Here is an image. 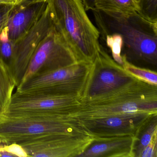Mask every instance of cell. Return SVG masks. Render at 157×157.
<instances>
[{
  "label": "cell",
  "instance_id": "cell-2",
  "mask_svg": "<svg viewBox=\"0 0 157 157\" xmlns=\"http://www.w3.org/2000/svg\"><path fill=\"white\" fill-rule=\"evenodd\" d=\"M53 27L80 62L93 63L101 48L100 32L83 0H46Z\"/></svg>",
  "mask_w": 157,
  "mask_h": 157
},
{
  "label": "cell",
  "instance_id": "cell-28",
  "mask_svg": "<svg viewBox=\"0 0 157 157\" xmlns=\"http://www.w3.org/2000/svg\"><path fill=\"white\" fill-rule=\"evenodd\" d=\"M1 139H0V140H1Z\"/></svg>",
  "mask_w": 157,
  "mask_h": 157
},
{
  "label": "cell",
  "instance_id": "cell-13",
  "mask_svg": "<svg viewBox=\"0 0 157 157\" xmlns=\"http://www.w3.org/2000/svg\"><path fill=\"white\" fill-rule=\"evenodd\" d=\"M138 140L136 137L124 136L94 141L78 157H135Z\"/></svg>",
  "mask_w": 157,
  "mask_h": 157
},
{
  "label": "cell",
  "instance_id": "cell-4",
  "mask_svg": "<svg viewBox=\"0 0 157 157\" xmlns=\"http://www.w3.org/2000/svg\"><path fill=\"white\" fill-rule=\"evenodd\" d=\"M82 132L86 133L80 128L66 122L64 116L6 113L0 116V139L10 143H19L51 133Z\"/></svg>",
  "mask_w": 157,
  "mask_h": 157
},
{
  "label": "cell",
  "instance_id": "cell-22",
  "mask_svg": "<svg viewBox=\"0 0 157 157\" xmlns=\"http://www.w3.org/2000/svg\"><path fill=\"white\" fill-rule=\"evenodd\" d=\"M140 157H157V131L154 133L150 143L142 151Z\"/></svg>",
  "mask_w": 157,
  "mask_h": 157
},
{
  "label": "cell",
  "instance_id": "cell-21",
  "mask_svg": "<svg viewBox=\"0 0 157 157\" xmlns=\"http://www.w3.org/2000/svg\"><path fill=\"white\" fill-rule=\"evenodd\" d=\"M13 6L0 4V35L7 27L9 16Z\"/></svg>",
  "mask_w": 157,
  "mask_h": 157
},
{
  "label": "cell",
  "instance_id": "cell-17",
  "mask_svg": "<svg viewBox=\"0 0 157 157\" xmlns=\"http://www.w3.org/2000/svg\"><path fill=\"white\" fill-rule=\"evenodd\" d=\"M122 58V67L127 72L138 79L157 86V74L156 71L138 67L128 62L124 58Z\"/></svg>",
  "mask_w": 157,
  "mask_h": 157
},
{
  "label": "cell",
  "instance_id": "cell-3",
  "mask_svg": "<svg viewBox=\"0 0 157 157\" xmlns=\"http://www.w3.org/2000/svg\"><path fill=\"white\" fill-rule=\"evenodd\" d=\"M138 112L157 113V86L137 79L110 93L81 101L74 112L66 117L71 124L77 120Z\"/></svg>",
  "mask_w": 157,
  "mask_h": 157
},
{
  "label": "cell",
  "instance_id": "cell-25",
  "mask_svg": "<svg viewBox=\"0 0 157 157\" xmlns=\"http://www.w3.org/2000/svg\"><path fill=\"white\" fill-rule=\"evenodd\" d=\"M31 1L34 2H44L46 1V0H18V3H20V2H22L23 1Z\"/></svg>",
  "mask_w": 157,
  "mask_h": 157
},
{
  "label": "cell",
  "instance_id": "cell-26",
  "mask_svg": "<svg viewBox=\"0 0 157 157\" xmlns=\"http://www.w3.org/2000/svg\"><path fill=\"white\" fill-rule=\"evenodd\" d=\"M4 113V111L2 110V108L0 107V116H1Z\"/></svg>",
  "mask_w": 157,
  "mask_h": 157
},
{
  "label": "cell",
  "instance_id": "cell-19",
  "mask_svg": "<svg viewBox=\"0 0 157 157\" xmlns=\"http://www.w3.org/2000/svg\"><path fill=\"white\" fill-rule=\"evenodd\" d=\"M137 13L145 19L157 22V0H140Z\"/></svg>",
  "mask_w": 157,
  "mask_h": 157
},
{
  "label": "cell",
  "instance_id": "cell-6",
  "mask_svg": "<svg viewBox=\"0 0 157 157\" xmlns=\"http://www.w3.org/2000/svg\"><path fill=\"white\" fill-rule=\"evenodd\" d=\"M157 113L138 112L99 118L77 120L71 123L92 136L95 141L124 136L139 137Z\"/></svg>",
  "mask_w": 157,
  "mask_h": 157
},
{
  "label": "cell",
  "instance_id": "cell-14",
  "mask_svg": "<svg viewBox=\"0 0 157 157\" xmlns=\"http://www.w3.org/2000/svg\"><path fill=\"white\" fill-rule=\"evenodd\" d=\"M94 7L95 10L105 12L124 14L137 12L138 10L135 0H95Z\"/></svg>",
  "mask_w": 157,
  "mask_h": 157
},
{
  "label": "cell",
  "instance_id": "cell-9",
  "mask_svg": "<svg viewBox=\"0 0 157 157\" xmlns=\"http://www.w3.org/2000/svg\"><path fill=\"white\" fill-rule=\"evenodd\" d=\"M79 62L75 54L53 27L34 52L20 85L36 75Z\"/></svg>",
  "mask_w": 157,
  "mask_h": 157
},
{
  "label": "cell",
  "instance_id": "cell-7",
  "mask_svg": "<svg viewBox=\"0 0 157 157\" xmlns=\"http://www.w3.org/2000/svg\"><path fill=\"white\" fill-rule=\"evenodd\" d=\"M94 141V138L85 132L51 133L19 144L28 157H78Z\"/></svg>",
  "mask_w": 157,
  "mask_h": 157
},
{
  "label": "cell",
  "instance_id": "cell-27",
  "mask_svg": "<svg viewBox=\"0 0 157 157\" xmlns=\"http://www.w3.org/2000/svg\"><path fill=\"white\" fill-rule=\"evenodd\" d=\"M135 1L136 3H137V4L139 3V2L140 1V0H135Z\"/></svg>",
  "mask_w": 157,
  "mask_h": 157
},
{
  "label": "cell",
  "instance_id": "cell-16",
  "mask_svg": "<svg viewBox=\"0 0 157 157\" xmlns=\"http://www.w3.org/2000/svg\"><path fill=\"white\" fill-rule=\"evenodd\" d=\"M0 59L9 69L13 76L14 42L9 39L6 29L0 35Z\"/></svg>",
  "mask_w": 157,
  "mask_h": 157
},
{
  "label": "cell",
  "instance_id": "cell-24",
  "mask_svg": "<svg viewBox=\"0 0 157 157\" xmlns=\"http://www.w3.org/2000/svg\"><path fill=\"white\" fill-rule=\"evenodd\" d=\"M18 3V0H0V4L1 5L14 6Z\"/></svg>",
  "mask_w": 157,
  "mask_h": 157
},
{
  "label": "cell",
  "instance_id": "cell-5",
  "mask_svg": "<svg viewBox=\"0 0 157 157\" xmlns=\"http://www.w3.org/2000/svg\"><path fill=\"white\" fill-rule=\"evenodd\" d=\"M93 63L80 62L34 76L16 87L21 92H43L81 100L88 85Z\"/></svg>",
  "mask_w": 157,
  "mask_h": 157
},
{
  "label": "cell",
  "instance_id": "cell-18",
  "mask_svg": "<svg viewBox=\"0 0 157 157\" xmlns=\"http://www.w3.org/2000/svg\"><path fill=\"white\" fill-rule=\"evenodd\" d=\"M157 131V116H156L150 121L140 133L135 147V157H140L142 151L150 143L154 133Z\"/></svg>",
  "mask_w": 157,
  "mask_h": 157
},
{
  "label": "cell",
  "instance_id": "cell-15",
  "mask_svg": "<svg viewBox=\"0 0 157 157\" xmlns=\"http://www.w3.org/2000/svg\"><path fill=\"white\" fill-rule=\"evenodd\" d=\"M15 88L16 84L12 74L0 59V107L4 112Z\"/></svg>",
  "mask_w": 157,
  "mask_h": 157
},
{
  "label": "cell",
  "instance_id": "cell-1",
  "mask_svg": "<svg viewBox=\"0 0 157 157\" xmlns=\"http://www.w3.org/2000/svg\"><path fill=\"white\" fill-rule=\"evenodd\" d=\"M100 37L117 34L122 44V58L133 65L157 66V22L137 12L130 14L92 10Z\"/></svg>",
  "mask_w": 157,
  "mask_h": 157
},
{
  "label": "cell",
  "instance_id": "cell-8",
  "mask_svg": "<svg viewBox=\"0 0 157 157\" xmlns=\"http://www.w3.org/2000/svg\"><path fill=\"white\" fill-rule=\"evenodd\" d=\"M101 48L92 66L88 85L81 101L101 97L123 88L136 80Z\"/></svg>",
  "mask_w": 157,
  "mask_h": 157
},
{
  "label": "cell",
  "instance_id": "cell-12",
  "mask_svg": "<svg viewBox=\"0 0 157 157\" xmlns=\"http://www.w3.org/2000/svg\"><path fill=\"white\" fill-rule=\"evenodd\" d=\"M47 7L46 1H25L14 5L6 28L9 39L16 42L24 36L39 21Z\"/></svg>",
  "mask_w": 157,
  "mask_h": 157
},
{
  "label": "cell",
  "instance_id": "cell-23",
  "mask_svg": "<svg viewBox=\"0 0 157 157\" xmlns=\"http://www.w3.org/2000/svg\"><path fill=\"white\" fill-rule=\"evenodd\" d=\"M95 0H83L84 7L86 11L92 10H94Z\"/></svg>",
  "mask_w": 157,
  "mask_h": 157
},
{
  "label": "cell",
  "instance_id": "cell-20",
  "mask_svg": "<svg viewBox=\"0 0 157 157\" xmlns=\"http://www.w3.org/2000/svg\"><path fill=\"white\" fill-rule=\"evenodd\" d=\"M28 157L20 144L10 143L2 139L0 140V157Z\"/></svg>",
  "mask_w": 157,
  "mask_h": 157
},
{
  "label": "cell",
  "instance_id": "cell-11",
  "mask_svg": "<svg viewBox=\"0 0 157 157\" xmlns=\"http://www.w3.org/2000/svg\"><path fill=\"white\" fill-rule=\"evenodd\" d=\"M53 29L47 7L45 11L36 24L22 38L14 42L13 77L16 87L21 83L34 52Z\"/></svg>",
  "mask_w": 157,
  "mask_h": 157
},
{
  "label": "cell",
  "instance_id": "cell-10",
  "mask_svg": "<svg viewBox=\"0 0 157 157\" xmlns=\"http://www.w3.org/2000/svg\"><path fill=\"white\" fill-rule=\"evenodd\" d=\"M81 104L80 99L63 97L43 92L13 93L4 113L51 114L67 116Z\"/></svg>",
  "mask_w": 157,
  "mask_h": 157
}]
</instances>
